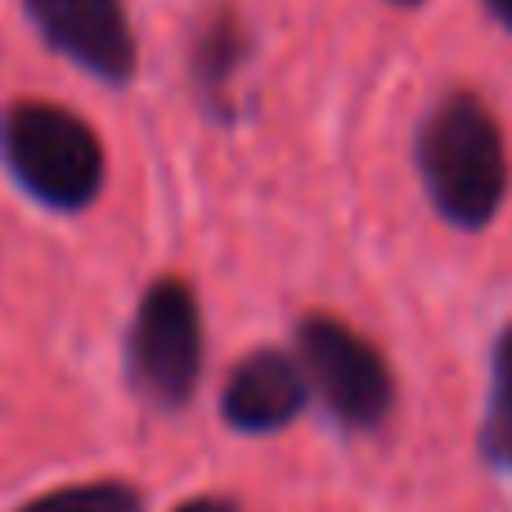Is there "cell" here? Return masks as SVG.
I'll return each instance as SVG.
<instances>
[{
	"mask_svg": "<svg viewBox=\"0 0 512 512\" xmlns=\"http://www.w3.org/2000/svg\"><path fill=\"white\" fill-rule=\"evenodd\" d=\"M418 171L450 225H490L508 194V153L495 113L477 95H445L418 131Z\"/></svg>",
	"mask_w": 512,
	"mask_h": 512,
	"instance_id": "obj_1",
	"label": "cell"
},
{
	"mask_svg": "<svg viewBox=\"0 0 512 512\" xmlns=\"http://www.w3.org/2000/svg\"><path fill=\"white\" fill-rule=\"evenodd\" d=\"M0 158L32 198L54 212H81L104 189V149L68 108L18 99L0 113Z\"/></svg>",
	"mask_w": 512,
	"mask_h": 512,
	"instance_id": "obj_2",
	"label": "cell"
},
{
	"mask_svg": "<svg viewBox=\"0 0 512 512\" xmlns=\"http://www.w3.org/2000/svg\"><path fill=\"white\" fill-rule=\"evenodd\" d=\"M203 369V319L180 279H158L131 324V378L149 400L176 409L194 396Z\"/></svg>",
	"mask_w": 512,
	"mask_h": 512,
	"instance_id": "obj_3",
	"label": "cell"
},
{
	"mask_svg": "<svg viewBox=\"0 0 512 512\" xmlns=\"http://www.w3.org/2000/svg\"><path fill=\"white\" fill-rule=\"evenodd\" d=\"M297 346L310 382L346 427H378L387 418L391 373L360 333H351L328 315H310L297 328Z\"/></svg>",
	"mask_w": 512,
	"mask_h": 512,
	"instance_id": "obj_4",
	"label": "cell"
},
{
	"mask_svg": "<svg viewBox=\"0 0 512 512\" xmlns=\"http://www.w3.org/2000/svg\"><path fill=\"white\" fill-rule=\"evenodd\" d=\"M41 36L104 81H131L135 36L122 0H27Z\"/></svg>",
	"mask_w": 512,
	"mask_h": 512,
	"instance_id": "obj_5",
	"label": "cell"
},
{
	"mask_svg": "<svg viewBox=\"0 0 512 512\" xmlns=\"http://www.w3.org/2000/svg\"><path fill=\"white\" fill-rule=\"evenodd\" d=\"M306 400V378L301 369L279 351H256L225 382L221 409L239 432H274L292 423Z\"/></svg>",
	"mask_w": 512,
	"mask_h": 512,
	"instance_id": "obj_6",
	"label": "cell"
},
{
	"mask_svg": "<svg viewBox=\"0 0 512 512\" xmlns=\"http://www.w3.org/2000/svg\"><path fill=\"white\" fill-rule=\"evenodd\" d=\"M481 450L490 463L512 468V324L495 342V373H490V405L481 423Z\"/></svg>",
	"mask_w": 512,
	"mask_h": 512,
	"instance_id": "obj_7",
	"label": "cell"
},
{
	"mask_svg": "<svg viewBox=\"0 0 512 512\" xmlns=\"http://www.w3.org/2000/svg\"><path fill=\"white\" fill-rule=\"evenodd\" d=\"M18 512H140V495L122 481H90V486L50 490Z\"/></svg>",
	"mask_w": 512,
	"mask_h": 512,
	"instance_id": "obj_8",
	"label": "cell"
},
{
	"mask_svg": "<svg viewBox=\"0 0 512 512\" xmlns=\"http://www.w3.org/2000/svg\"><path fill=\"white\" fill-rule=\"evenodd\" d=\"M239 54H243L239 27H234L230 18H216V23L207 27V36H203V50H198V77H203L207 95H221V86H225V77L234 72Z\"/></svg>",
	"mask_w": 512,
	"mask_h": 512,
	"instance_id": "obj_9",
	"label": "cell"
},
{
	"mask_svg": "<svg viewBox=\"0 0 512 512\" xmlns=\"http://www.w3.org/2000/svg\"><path fill=\"white\" fill-rule=\"evenodd\" d=\"M176 512H239V508H234L230 499H194V504H185Z\"/></svg>",
	"mask_w": 512,
	"mask_h": 512,
	"instance_id": "obj_10",
	"label": "cell"
},
{
	"mask_svg": "<svg viewBox=\"0 0 512 512\" xmlns=\"http://www.w3.org/2000/svg\"><path fill=\"white\" fill-rule=\"evenodd\" d=\"M486 9H490V14H495L499 23H504L508 32H512V0H486Z\"/></svg>",
	"mask_w": 512,
	"mask_h": 512,
	"instance_id": "obj_11",
	"label": "cell"
},
{
	"mask_svg": "<svg viewBox=\"0 0 512 512\" xmlns=\"http://www.w3.org/2000/svg\"><path fill=\"white\" fill-rule=\"evenodd\" d=\"M396 5H418V0H396Z\"/></svg>",
	"mask_w": 512,
	"mask_h": 512,
	"instance_id": "obj_12",
	"label": "cell"
}]
</instances>
